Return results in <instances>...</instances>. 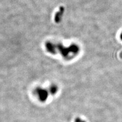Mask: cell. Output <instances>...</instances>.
Here are the masks:
<instances>
[{
    "instance_id": "obj_1",
    "label": "cell",
    "mask_w": 122,
    "mask_h": 122,
    "mask_svg": "<svg viewBox=\"0 0 122 122\" xmlns=\"http://www.w3.org/2000/svg\"><path fill=\"white\" fill-rule=\"evenodd\" d=\"M38 94H39L40 100L41 101H45L46 99L48 97V93H47V92L45 91V90L42 89H39L37 91Z\"/></svg>"
},
{
    "instance_id": "obj_2",
    "label": "cell",
    "mask_w": 122,
    "mask_h": 122,
    "mask_svg": "<svg viewBox=\"0 0 122 122\" xmlns=\"http://www.w3.org/2000/svg\"><path fill=\"white\" fill-rule=\"evenodd\" d=\"M75 122H85L82 121V120H81V119H79V118H77L76 119V120H75Z\"/></svg>"
},
{
    "instance_id": "obj_3",
    "label": "cell",
    "mask_w": 122,
    "mask_h": 122,
    "mask_svg": "<svg viewBox=\"0 0 122 122\" xmlns=\"http://www.w3.org/2000/svg\"><path fill=\"white\" fill-rule=\"evenodd\" d=\"M120 39H121V40H122V33H121V35H120Z\"/></svg>"
}]
</instances>
